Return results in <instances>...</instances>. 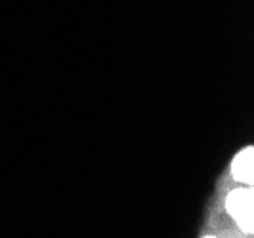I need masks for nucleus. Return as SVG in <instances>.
<instances>
[{"label":"nucleus","instance_id":"f257e3e1","mask_svg":"<svg viewBox=\"0 0 254 238\" xmlns=\"http://www.w3.org/2000/svg\"><path fill=\"white\" fill-rule=\"evenodd\" d=\"M226 210L245 233L254 229V195L251 187H237L226 197Z\"/></svg>","mask_w":254,"mask_h":238},{"label":"nucleus","instance_id":"f03ea898","mask_svg":"<svg viewBox=\"0 0 254 238\" xmlns=\"http://www.w3.org/2000/svg\"><path fill=\"white\" fill-rule=\"evenodd\" d=\"M232 176L239 184H247L251 187L254 182V149L249 145L241 149L232 161Z\"/></svg>","mask_w":254,"mask_h":238},{"label":"nucleus","instance_id":"7ed1b4c3","mask_svg":"<svg viewBox=\"0 0 254 238\" xmlns=\"http://www.w3.org/2000/svg\"><path fill=\"white\" fill-rule=\"evenodd\" d=\"M205 238H216V237H205Z\"/></svg>","mask_w":254,"mask_h":238}]
</instances>
